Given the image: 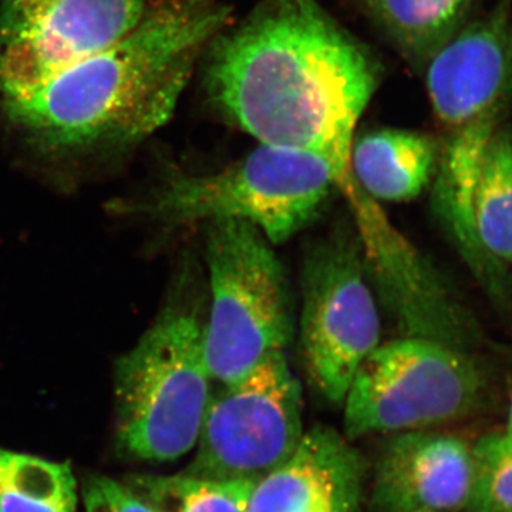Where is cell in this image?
<instances>
[{"label":"cell","instance_id":"cell-1","mask_svg":"<svg viewBox=\"0 0 512 512\" xmlns=\"http://www.w3.org/2000/svg\"><path fill=\"white\" fill-rule=\"evenodd\" d=\"M205 87L222 114L261 144L350 168L357 121L380 69L318 0H261L207 50Z\"/></svg>","mask_w":512,"mask_h":512},{"label":"cell","instance_id":"cell-2","mask_svg":"<svg viewBox=\"0 0 512 512\" xmlns=\"http://www.w3.org/2000/svg\"><path fill=\"white\" fill-rule=\"evenodd\" d=\"M229 16L222 0H160L116 42L0 96V109L46 153L136 144L173 117L195 64Z\"/></svg>","mask_w":512,"mask_h":512},{"label":"cell","instance_id":"cell-3","mask_svg":"<svg viewBox=\"0 0 512 512\" xmlns=\"http://www.w3.org/2000/svg\"><path fill=\"white\" fill-rule=\"evenodd\" d=\"M201 319L194 296L180 293L114 367L117 437L140 460L168 463L190 453L211 400Z\"/></svg>","mask_w":512,"mask_h":512},{"label":"cell","instance_id":"cell-4","mask_svg":"<svg viewBox=\"0 0 512 512\" xmlns=\"http://www.w3.org/2000/svg\"><path fill=\"white\" fill-rule=\"evenodd\" d=\"M333 190L326 158L259 143L217 173L168 178L136 211L167 225L245 221L282 244L318 217Z\"/></svg>","mask_w":512,"mask_h":512},{"label":"cell","instance_id":"cell-5","mask_svg":"<svg viewBox=\"0 0 512 512\" xmlns=\"http://www.w3.org/2000/svg\"><path fill=\"white\" fill-rule=\"evenodd\" d=\"M210 313L204 320L211 379L229 386L268 357L285 353L293 325L284 266L274 244L245 221L205 225Z\"/></svg>","mask_w":512,"mask_h":512},{"label":"cell","instance_id":"cell-6","mask_svg":"<svg viewBox=\"0 0 512 512\" xmlns=\"http://www.w3.org/2000/svg\"><path fill=\"white\" fill-rule=\"evenodd\" d=\"M484 380L463 350L420 338L379 345L363 360L345 400L349 439L406 433L461 419L476 409Z\"/></svg>","mask_w":512,"mask_h":512},{"label":"cell","instance_id":"cell-7","mask_svg":"<svg viewBox=\"0 0 512 512\" xmlns=\"http://www.w3.org/2000/svg\"><path fill=\"white\" fill-rule=\"evenodd\" d=\"M379 340V309L355 231L320 239L302 271L301 350L313 389L330 403H343Z\"/></svg>","mask_w":512,"mask_h":512},{"label":"cell","instance_id":"cell-8","mask_svg":"<svg viewBox=\"0 0 512 512\" xmlns=\"http://www.w3.org/2000/svg\"><path fill=\"white\" fill-rule=\"evenodd\" d=\"M303 434L301 386L285 353H276L211 394L185 474L256 483L295 453Z\"/></svg>","mask_w":512,"mask_h":512},{"label":"cell","instance_id":"cell-9","mask_svg":"<svg viewBox=\"0 0 512 512\" xmlns=\"http://www.w3.org/2000/svg\"><path fill=\"white\" fill-rule=\"evenodd\" d=\"M352 212L369 284L396 320L404 338L443 343L466 352L471 319L443 278L370 197L352 170L336 178Z\"/></svg>","mask_w":512,"mask_h":512},{"label":"cell","instance_id":"cell-10","mask_svg":"<svg viewBox=\"0 0 512 512\" xmlns=\"http://www.w3.org/2000/svg\"><path fill=\"white\" fill-rule=\"evenodd\" d=\"M147 9L146 0H0V96L111 45Z\"/></svg>","mask_w":512,"mask_h":512},{"label":"cell","instance_id":"cell-11","mask_svg":"<svg viewBox=\"0 0 512 512\" xmlns=\"http://www.w3.org/2000/svg\"><path fill=\"white\" fill-rule=\"evenodd\" d=\"M426 84L437 119L451 131L495 121L512 87L510 2L444 43L427 62Z\"/></svg>","mask_w":512,"mask_h":512},{"label":"cell","instance_id":"cell-12","mask_svg":"<svg viewBox=\"0 0 512 512\" xmlns=\"http://www.w3.org/2000/svg\"><path fill=\"white\" fill-rule=\"evenodd\" d=\"M473 485V448L466 441L406 431L383 448L375 501L382 512H457L467 510Z\"/></svg>","mask_w":512,"mask_h":512},{"label":"cell","instance_id":"cell-13","mask_svg":"<svg viewBox=\"0 0 512 512\" xmlns=\"http://www.w3.org/2000/svg\"><path fill=\"white\" fill-rule=\"evenodd\" d=\"M359 464L336 431L316 426L295 453L256 481L248 512H355Z\"/></svg>","mask_w":512,"mask_h":512},{"label":"cell","instance_id":"cell-14","mask_svg":"<svg viewBox=\"0 0 512 512\" xmlns=\"http://www.w3.org/2000/svg\"><path fill=\"white\" fill-rule=\"evenodd\" d=\"M439 163L430 137L416 131L382 128L353 140L350 170L376 201H412L429 185Z\"/></svg>","mask_w":512,"mask_h":512},{"label":"cell","instance_id":"cell-15","mask_svg":"<svg viewBox=\"0 0 512 512\" xmlns=\"http://www.w3.org/2000/svg\"><path fill=\"white\" fill-rule=\"evenodd\" d=\"M481 254L512 264V137L494 133L481 157L471 202Z\"/></svg>","mask_w":512,"mask_h":512},{"label":"cell","instance_id":"cell-16","mask_svg":"<svg viewBox=\"0 0 512 512\" xmlns=\"http://www.w3.org/2000/svg\"><path fill=\"white\" fill-rule=\"evenodd\" d=\"M367 12L404 55L427 63L448 42L474 0H363Z\"/></svg>","mask_w":512,"mask_h":512},{"label":"cell","instance_id":"cell-17","mask_svg":"<svg viewBox=\"0 0 512 512\" xmlns=\"http://www.w3.org/2000/svg\"><path fill=\"white\" fill-rule=\"evenodd\" d=\"M72 467L0 448V512H76Z\"/></svg>","mask_w":512,"mask_h":512},{"label":"cell","instance_id":"cell-18","mask_svg":"<svg viewBox=\"0 0 512 512\" xmlns=\"http://www.w3.org/2000/svg\"><path fill=\"white\" fill-rule=\"evenodd\" d=\"M254 481L215 480L180 474L137 477L133 488L160 512H248Z\"/></svg>","mask_w":512,"mask_h":512},{"label":"cell","instance_id":"cell-19","mask_svg":"<svg viewBox=\"0 0 512 512\" xmlns=\"http://www.w3.org/2000/svg\"><path fill=\"white\" fill-rule=\"evenodd\" d=\"M474 485L468 512H512V437H484L473 448Z\"/></svg>","mask_w":512,"mask_h":512},{"label":"cell","instance_id":"cell-20","mask_svg":"<svg viewBox=\"0 0 512 512\" xmlns=\"http://www.w3.org/2000/svg\"><path fill=\"white\" fill-rule=\"evenodd\" d=\"M83 504L84 512H160L133 487L109 477H92L86 481Z\"/></svg>","mask_w":512,"mask_h":512},{"label":"cell","instance_id":"cell-21","mask_svg":"<svg viewBox=\"0 0 512 512\" xmlns=\"http://www.w3.org/2000/svg\"><path fill=\"white\" fill-rule=\"evenodd\" d=\"M505 434H507V436L512 437V400H511L510 412H508L507 429H505Z\"/></svg>","mask_w":512,"mask_h":512},{"label":"cell","instance_id":"cell-22","mask_svg":"<svg viewBox=\"0 0 512 512\" xmlns=\"http://www.w3.org/2000/svg\"><path fill=\"white\" fill-rule=\"evenodd\" d=\"M313 512H336V511H332V510H319V511H313Z\"/></svg>","mask_w":512,"mask_h":512}]
</instances>
